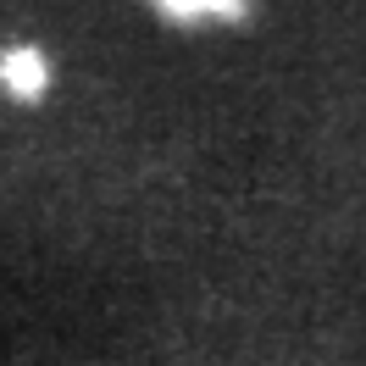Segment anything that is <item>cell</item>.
Instances as JSON below:
<instances>
[{"instance_id": "cell-1", "label": "cell", "mask_w": 366, "mask_h": 366, "mask_svg": "<svg viewBox=\"0 0 366 366\" xmlns=\"http://www.w3.org/2000/svg\"><path fill=\"white\" fill-rule=\"evenodd\" d=\"M178 6H206V0H178Z\"/></svg>"}]
</instances>
